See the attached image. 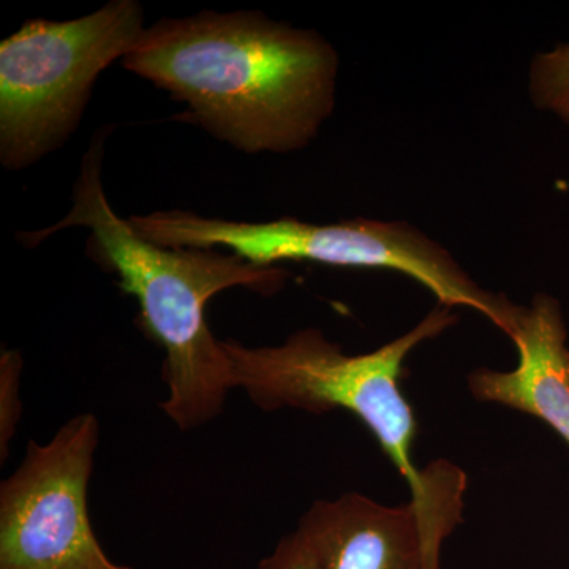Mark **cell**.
I'll list each match as a JSON object with an SVG mask.
<instances>
[{
  "label": "cell",
  "instance_id": "cell-9",
  "mask_svg": "<svg viewBox=\"0 0 569 569\" xmlns=\"http://www.w3.org/2000/svg\"><path fill=\"white\" fill-rule=\"evenodd\" d=\"M530 93L539 110L550 111L569 123V43L535 58Z\"/></svg>",
  "mask_w": 569,
  "mask_h": 569
},
{
  "label": "cell",
  "instance_id": "cell-2",
  "mask_svg": "<svg viewBox=\"0 0 569 569\" xmlns=\"http://www.w3.org/2000/svg\"><path fill=\"white\" fill-rule=\"evenodd\" d=\"M112 127L93 134L73 187V203L58 223L21 233L33 249L66 228L91 231L89 253L96 263L118 276L119 288L140 305L144 335L164 350L162 378L168 397L163 413L182 432L203 427L223 411L233 389L222 340L206 320L209 301L241 287L271 296L282 290L287 272L258 266L217 249H168L146 241L111 208L102 183L104 140Z\"/></svg>",
  "mask_w": 569,
  "mask_h": 569
},
{
  "label": "cell",
  "instance_id": "cell-12",
  "mask_svg": "<svg viewBox=\"0 0 569 569\" xmlns=\"http://www.w3.org/2000/svg\"><path fill=\"white\" fill-rule=\"evenodd\" d=\"M568 569H569V567H568Z\"/></svg>",
  "mask_w": 569,
  "mask_h": 569
},
{
  "label": "cell",
  "instance_id": "cell-10",
  "mask_svg": "<svg viewBox=\"0 0 569 569\" xmlns=\"http://www.w3.org/2000/svg\"><path fill=\"white\" fill-rule=\"evenodd\" d=\"M21 369L20 351L3 350L0 356V458L9 456L10 441L21 419Z\"/></svg>",
  "mask_w": 569,
  "mask_h": 569
},
{
  "label": "cell",
  "instance_id": "cell-7",
  "mask_svg": "<svg viewBox=\"0 0 569 569\" xmlns=\"http://www.w3.org/2000/svg\"><path fill=\"white\" fill-rule=\"evenodd\" d=\"M421 497L388 507L359 492L317 500L299 519L313 569H441V549L463 520L468 478L449 460L430 462Z\"/></svg>",
  "mask_w": 569,
  "mask_h": 569
},
{
  "label": "cell",
  "instance_id": "cell-3",
  "mask_svg": "<svg viewBox=\"0 0 569 569\" xmlns=\"http://www.w3.org/2000/svg\"><path fill=\"white\" fill-rule=\"evenodd\" d=\"M458 320L455 309L437 305L406 335L365 355H347L317 328L296 331L279 346L249 347L227 339L222 347L233 389H242L254 406L263 411L355 415L406 479L411 497H419L429 490L432 471L413 459L418 421L403 395L406 361Z\"/></svg>",
  "mask_w": 569,
  "mask_h": 569
},
{
  "label": "cell",
  "instance_id": "cell-4",
  "mask_svg": "<svg viewBox=\"0 0 569 569\" xmlns=\"http://www.w3.org/2000/svg\"><path fill=\"white\" fill-rule=\"evenodd\" d=\"M146 241L168 249H223L258 266L310 261L340 268L389 269L417 280L438 305L467 307L511 339L523 307L479 287L452 254L407 222L343 220L318 224L284 217L271 222L212 219L190 211L129 217Z\"/></svg>",
  "mask_w": 569,
  "mask_h": 569
},
{
  "label": "cell",
  "instance_id": "cell-5",
  "mask_svg": "<svg viewBox=\"0 0 569 569\" xmlns=\"http://www.w3.org/2000/svg\"><path fill=\"white\" fill-rule=\"evenodd\" d=\"M146 31L137 0H111L70 21H26L0 43V163L20 171L77 129L97 78Z\"/></svg>",
  "mask_w": 569,
  "mask_h": 569
},
{
  "label": "cell",
  "instance_id": "cell-11",
  "mask_svg": "<svg viewBox=\"0 0 569 569\" xmlns=\"http://www.w3.org/2000/svg\"><path fill=\"white\" fill-rule=\"evenodd\" d=\"M257 569H313L312 559L298 533L287 535L269 556L258 563Z\"/></svg>",
  "mask_w": 569,
  "mask_h": 569
},
{
  "label": "cell",
  "instance_id": "cell-8",
  "mask_svg": "<svg viewBox=\"0 0 569 569\" xmlns=\"http://www.w3.org/2000/svg\"><path fill=\"white\" fill-rule=\"evenodd\" d=\"M511 340L518 348V366L473 370L467 377L471 396L539 419L569 447V347L560 302L552 296H535L523 307Z\"/></svg>",
  "mask_w": 569,
  "mask_h": 569
},
{
  "label": "cell",
  "instance_id": "cell-1",
  "mask_svg": "<svg viewBox=\"0 0 569 569\" xmlns=\"http://www.w3.org/2000/svg\"><path fill=\"white\" fill-rule=\"evenodd\" d=\"M123 69L186 104L182 118L246 153L306 148L336 104L339 56L260 11H200L142 32Z\"/></svg>",
  "mask_w": 569,
  "mask_h": 569
},
{
  "label": "cell",
  "instance_id": "cell-6",
  "mask_svg": "<svg viewBox=\"0 0 569 569\" xmlns=\"http://www.w3.org/2000/svg\"><path fill=\"white\" fill-rule=\"evenodd\" d=\"M99 437L96 415L80 413L48 443L29 441L0 486V569H133L107 556L89 519Z\"/></svg>",
  "mask_w": 569,
  "mask_h": 569
}]
</instances>
